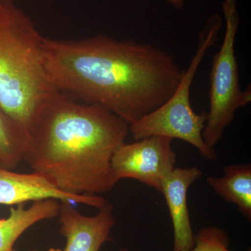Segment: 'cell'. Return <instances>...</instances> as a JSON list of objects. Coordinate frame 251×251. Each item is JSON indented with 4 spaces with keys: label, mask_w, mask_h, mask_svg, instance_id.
<instances>
[{
    "label": "cell",
    "mask_w": 251,
    "mask_h": 251,
    "mask_svg": "<svg viewBox=\"0 0 251 251\" xmlns=\"http://www.w3.org/2000/svg\"><path fill=\"white\" fill-rule=\"evenodd\" d=\"M44 64L57 90L133 123L166 103L184 74L171 54L131 39L99 34L44 37Z\"/></svg>",
    "instance_id": "obj_1"
},
{
    "label": "cell",
    "mask_w": 251,
    "mask_h": 251,
    "mask_svg": "<svg viewBox=\"0 0 251 251\" xmlns=\"http://www.w3.org/2000/svg\"><path fill=\"white\" fill-rule=\"evenodd\" d=\"M27 133L23 161L62 192L99 196L118 182L112 159L129 125L106 109L57 90Z\"/></svg>",
    "instance_id": "obj_2"
},
{
    "label": "cell",
    "mask_w": 251,
    "mask_h": 251,
    "mask_svg": "<svg viewBox=\"0 0 251 251\" xmlns=\"http://www.w3.org/2000/svg\"><path fill=\"white\" fill-rule=\"evenodd\" d=\"M44 39L13 0L0 1V105L27 130L57 91L46 72Z\"/></svg>",
    "instance_id": "obj_3"
},
{
    "label": "cell",
    "mask_w": 251,
    "mask_h": 251,
    "mask_svg": "<svg viewBox=\"0 0 251 251\" xmlns=\"http://www.w3.org/2000/svg\"><path fill=\"white\" fill-rule=\"evenodd\" d=\"M222 27L223 20L219 14L214 15L208 20L200 34L194 56L174 94L159 108L129 125V132L135 141L151 136L179 139L197 149L204 159L216 160L215 150L209 148L202 137L207 112L198 114L193 110L191 90L198 68L207 51L219 41Z\"/></svg>",
    "instance_id": "obj_4"
},
{
    "label": "cell",
    "mask_w": 251,
    "mask_h": 251,
    "mask_svg": "<svg viewBox=\"0 0 251 251\" xmlns=\"http://www.w3.org/2000/svg\"><path fill=\"white\" fill-rule=\"evenodd\" d=\"M222 10L226 28L219 50L214 54L209 75V110L203 130L204 143L215 148L225 130L234 119L238 109L251 100V85L242 91L239 83V67L235 43L240 17L237 0H224Z\"/></svg>",
    "instance_id": "obj_5"
},
{
    "label": "cell",
    "mask_w": 251,
    "mask_h": 251,
    "mask_svg": "<svg viewBox=\"0 0 251 251\" xmlns=\"http://www.w3.org/2000/svg\"><path fill=\"white\" fill-rule=\"evenodd\" d=\"M173 141L166 137L151 136L133 143H124L112 159L117 181L137 180L161 193L163 181L176 163Z\"/></svg>",
    "instance_id": "obj_6"
},
{
    "label": "cell",
    "mask_w": 251,
    "mask_h": 251,
    "mask_svg": "<svg viewBox=\"0 0 251 251\" xmlns=\"http://www.w3.org/2000/svg\"><path fill=\"white\" fill-rule=\"evenodd\" d=\"M46 199L85 204L99 209L108 203L100 196L62 192L44 176L34 172L25 174L0 168V204L18 205Z\"/></svg>",
    "instance_id": "obj_7"
},
{
    "label": "cell",
    "mask_w": 251,
    "mask_h": 251,
    "mask_svg": "<svg viewBox=\"0 0 251 251\" xmlns=\"http://www.w3.org/2000/svg\"><path fill=\"white\" fill-rule=\"evenodd\" d=\"M99 210L95 216H86L72 203L61 202L57 217L60 233L67 239L64 251H99L109 240L110 230L116 223L113 206L108 202Z\"/></svg>",
    "instance_id": "obj_8"
},
{
    "label": "cell",
    "mask_w": 251,
    "mask_h": 251,
    "mask_svg": "<svg viewBox=\"0 0 251 251\" xmlns=\"http://www.w3.org/2000/svg\"><path fill=\"white\" fill-rule=\"evenodd\" d=\"M202 171L193 166L176 168L168 175L162 184L163 193L174 229L173 251H188L195 245L189 211L188 191L190 186L201 177Z\"/></svg>",
    "instance_id": "obj_9"
},
{
    "label": "cell",
    "mask_w": 251,
    "mask_h": 251,
    "mask_svg": "<svg viewBox=\"0 0 251 251\" xmlns=\"http://www.w3.org/2000/svg\"><path fill=\"white\" fill-rule=\"evenodd\" d=\"M60 203L54 199L33 202L29 207L24 204L10 208L6 219H0V251H15L14 245L27 229L40 221L57 217Z\"/></svg>",
    "instance_id": "obj_10"
},
{
    "label": "cell",
    "mask_w": 251,
    "mask_h": 251,
    "mask_svg": "<svg viewBox=\"0 0 251 251\" xmlns=\"http://www.w3.org/2000/svg\"><path fill=\"white\" fill-rule=\"evenodd\" d=\"M221 177L208 176L206 181L219 196L233 203L238 210L251 220V164H233L224 167Z\"/></svg>",
    "instance_id": "obj_11"
},
{
    "label": "cell",
    "mask_w": 251,
    "mask_h": 251,
    "mask_svg": "<svg viewBox=\"0 0 251 251\" xmlns=\"http://www.w3.org/2000/svg\"><path fill=\"white\" fill-rule=\"evenodd\" d=\"M28 141L25 128L0 105V168L13 171L23 161Z\"/></svg>",
    "instance_id": "obj_12"
},
{
    "label": "cell",
    "mask_w": 251,
    "mask_h": 251,
    "mask_svg": "<svg viewBox=\"0 0 251 251\" xmlns=\"http://www.w3.org/2000/svg\"><path fill=\"white\" fill-rule=\"evenodd\" d=\"M194 239V247L188 251H230L228 234L216 226H207L200 229Z\"/></svg>",
    "instance_id": "obj_13"
},
{
    "label": "cell",
    "mask_w": 251,
    "mask_h": 251,
    "mask_svg": "<svg viewBox=\"0 0 251 251\" xmlns=\"http://www.w3.org/2000/svg\"><path fill=\"white\" fill-rule=\"evenodd\" d=\"M167 1L176 9H183L185 4V0H167Z\"/></svg>",
    "instance_id": "obj_14"
},
{
    "label": "cell",
    "mask_w": 251,
    "mask_h": 251,
    "mask_svg": "<svg viewBox=\"0 0 251 251\" xmlns=\"http://www.w3.org/2000/svg\"><path fill=\"white\" fill-rule=\"evenodd\" d=\"M32 251H37L36 250ZM49 251H64V250H61V249H50Z\"/></svg>",
    "instance_id": "obj_15"
},
{
    "label": "cell",
    "mask_w": 251,
    "mask_h": 251,
    "mask_svg": "<svg viewBox=\"0 0 251 251\" xmlns=\"http://www.w3.org/2000/svg\"><path fill=\"white\" fill-rule=\"evenodd\" d=\"M120 251H128V250H126V249H122V250Z\"/></svg>",
    "instance_id": "obj_16"
},
{
    "label": "cell",
    "mask_w": 251,
    "mask_h": 251,
    "mask_svg": "<svg viewBox=\"0 0 251 251\" xmlns=\"http://www.w3.org/2000/svg\"><path fill=\"white\" fill-rule=\"evenodd\" d=\"M1 1V0H0V1Z\"/></svg>",
    "instance_id": "obj_17"
}]
</instances>
